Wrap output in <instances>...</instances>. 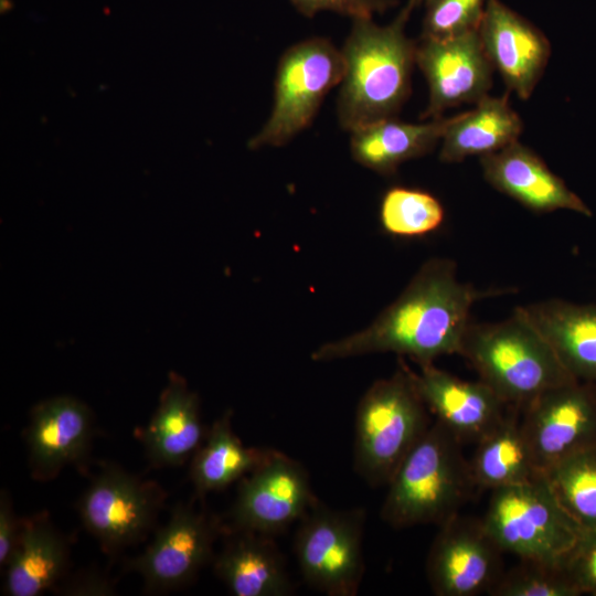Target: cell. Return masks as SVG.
I'll return each instance as SVG.
<instances>
[{
  "mask_svg": "<svg viewBox=\"0 0 596 596\" xmlns=\"http://www.w3.org/2000/svg\"><path fill=\"white\" fill-rule=\"evenodd\" d=\"M205 434L199 396L183 377L170 373L158 407L141 433L147 458L157 467L183 465L200 447Z\"/></svg>",
  "mask_w": 596,
  "mask_h": 596,
  "instance_id": "20",
  "label": "cell"
},
{
  "mask_svg": "<svg viewBox=\"0 0 596 596\" xmlns=\"http://www.w3.org/2000/svg\"><path fill=\"white\" fill-rule=\"evenodd\" d=\"M481 521L503 553L560 564L582 533L545 475L491 491Z\"/></svg>",
  "mask_w": 596,
  "mask_h": 596,
  "instance_id": "6",
  "label": "cell"
},
{
  "mask_svg": "<svg viewBox=\"0 0 596 596\" xmlns=\"http://www.w3.org/2000/svg\"><path fill=\"white\" fill-rule=\"evenodd\" d=\"M365 510H337L319 500L299 521L294 552L304 581L328 596H354L364 575Z\"/></svg>",
  "mask_w": 596,
  "mask_h": 596,
  "instance_id": "7",
  "label": "cell"
},
{
  "mask_svg": "<svg viewBox=\"0 0 596 596\" xmlns=\"http://www.w3.org/2000/svg\"><path fill=\"white\" fill-rule=\"evenodd\" d=\"M423 38L445 40L479 30L486 0H425Z\"/></svg>",
  "mask_w": 596,
  "mask_h": 596,
  "instance_id": "30",
  "label": "cell"
},
{
  "mask_svg": "<svg viewBox=\"0 0 596 596\" xmlns=\"http://www.w3.org/2000/svg\"><path fill=\"white\" fill-rule=\"evenodd\" d=\"M444 217L441 203L423 190L394 187L385 192L381 201V225L394 236L429 234L441 225Z\"/></svg>",
  "mask_w": 596,
  "mask_h": 596,
  "instance_id": "28",
  "label": "cell"
},
{
  "mask_svg": "<svg viewBox=\"0 0 596 596\" xmlns=\"http://www.w3.org/2000/svg\"><path fill=\"white\" fill-rule=\"evenodd\" d=\"M299 12L312 17L321 10H330L354 19H371L393 4L392 0H290Z\"/></svg>",
  "mask_w": 596,
  "mask_h": 596,
  "instance_id": "32",
  "label": "cell"
},
{
  "mask_svg": "<svg viewBox=\"0 0 596 596\" xmlns=\"http://www.w3.org/2000/svg\"><path fill=\"white\" fill-rule=\"evenodd\" d=\"M461 446L435 419L387 483L382 520L394 529L439 526L459 513L477 490Z\"/></svg>",
  "mask_w": 596,
  "mask_h": 596,
  "instance_id": "3",
  "label": "cell"
},
{
  "mask_svg": "<svg viewBox=\"0 0 596 596\" xmlns=\"http://www.w3.org/2000/svg\"><path fill=\"white\" fill-rule=\"evenodd\" d=\"M479 35L507 86L522 99L529 98L550 56L547 39L499 0H487Z\"/></svg>",
  "mask_w": 596,
  "mask_h": 596,
  "instance_id": "17",
  "label": "cell"
},
{
  "mask_svg": "<svg viewBox=\"0 0 596 596\" xmlns=\"http://www.w3.org/2000/svg\"><path fill=\"white\" fill-rule=\"evenodd\" d=\"M502 554L481 518L457 513L439 525L430 545L426 562L429 586L437 596L489 594L504 571Z\"/></svg>",
  "mask_w": 596,
  "mask_h": 596,
  "instance_id": "12",
  "label": "cell"
},
{
  "mask_svg": "<svg viewBox=\"0 0 596 596\" xmlns=\"http://www.w3.org/2000/svg\"><path fill=\"white\" fill-rule=\"evenodd\" d=\"M113 587L109 582L99 574L85 573L74 576L67 584H63L62 592L65 595H110Z\"/></svg>",
  "mask_w": 596,
  "mask_h": 596,
  "instance_id": "34",
  "label": "cell"
},
{
  "mask_svg": "<svg viewBox=\"0 0 596 596\" xmlns=\"http://www.w3.org/2000/svg\"><path fill=\"white\" fill-rule=\"evenodd\" d=\"M343 74L342 52L330 41L316 38L290 46L278 63L270 117L248 146L257 149L287 143L310 125Z\"/></svg>",
  "mask_w": 596,
  "mask_h": 596,
  "instance_id": "8",
  "label": "cell"
},
{
  "mask_svg": "<svg viewBox=\"0 0 596 596\" xmlns=\"http://www.w3.org/2000/svg\"><path fill=\"white\" fill-rule=\"evenodd\" d=\"M459 355L509 406L522 408L547 390L578 381L564 368L522 307L499 322L471 321Z\"/></svg>",
  "mask_w": 596,
  "mask_h": 596,
  "instance_id": "4",
  "label": "cell"
},
{
  "mask_svg": "<svg viewBox=\"0 0 596 596\" xmlns=\"http://www.w3.org/2000/svg\"><path fill=\"white\" fill-rule=\"evenodd\" d=\"M522 121L507 97L481 98L476 107L448 118L439 158L460 162L472 156H487L518 141Z\"/></svg>",
  "mask_w": 596,
  "mask_h": 596,
  "instance_id": "24",
  "label": "cell"
},
{
  "mask_svg": "<svg viewBox=\"0 0 596 596\" xmlns=\"http://www.w3.org/2000/svg\"><path fill=\"white\" fill-rule=\"evenodd\" d=\"M486 181L536 213L570 210L592 216L585 202L531 149L518 141L480 157Z\"/></svg>",
  "mask_w": 596,
  "mask_h": 596,
  "instance_id": "18",
  "label": "cell"
},
{
  "mask_svg": "<svg viewBox=\"0 0 596 596\" xmlns=\"http://www.w3.org/2000/svg\"><path fill=\"white\" fill-rule=\"evenodd\" d=\"M418 0H409L396 19L379 26L371 19H354L341 50L344 74L338 99L341 126L353 131L393 117L409 94L416 45L404 32Z\"/></svg>",
  "mask_w": 596,
  "mask_h": 596,
  "instance_id": "2",
  "label": "cell"
},
{
  "mask_svg": "<svg viewBox=\"0 0 596 596\" xmlns=\"http://www.w3.org/2000/svg\"><path fill=\"white\" fill-rule=\"evenodd\" d=\"M213 558L215 575L236 596H287L294 590L285 560L270 535L224 529Z\"/></svg>",
  "mask_w": 596,
  "mask_h": 596,
  "instance_id": "19",
  "label": "cell"
},
{
  "mask_svg": "<svg viewBox=\"0 0 596 596\" xmlns=\"http://www.w3.org/2000/svg\"><path fill=\"white\" fill-rule=\"evenodd\" d=\"M318 501L306 468L281 451L240 480L224 529L275 535L299 522Z\"/></svg>",
  "mask_w": 596,
  "mask_h": 596,
  "instance_id": "10",
  "label": "cell"
},
{
  "mask_svg": "<svg viewBox=\"0 0 596 596\" xmlns=\"http://www.w3.org/2000/svg\"><path fill=\"white\" fill-rule=\"evenodd\" d=\"M93 434V413L82 401L61 395L35 404L24 434L33 478L50 480L68 465H84Z\"/></svg>",
  "mask_w": 596,
  "mask_h": 596,
  "instance_id": "15",
  "label": "cell"
},
{
  "mask_svg": "<svg viewBox=\"0 0 596 596\" xmlns=\"http://www.w3.org/2000/svg\"><path fill=\"white\" fill-rule=\"evenodd\" d=\"M560 565L581 595L596 596V528L582 531Z\"/></svg>",
  "mask_w": 596,
  "mask_h": 596,
  "instance_id": "31",
  "label": "cell"
},
{
  "mask_svg": "<svg viewBox=\"0 0 596 596\" xmlns=\"http://www.w3.org/2000/svg\"><path fill=\"white\" fill-rule=\"evenodd\" d=\"M412 375L400 361L390 377L375 381L355 414L353 468L370 487L387 486L432 422Z\"/></svg>",
  "mask_w": 596,
  "mask_h": 596,
  "instance_id": "5",
  "label": "cell"
},
{
  "mask_svg": "<svg viewBox=\"0 0 596 596\" xmlns=\"http://www.w3.org/2000/svg\"><path fill=\"white\" fill-rule=\"evenodd\" d=\"M510 288L481 290L457 276L449 258L425 262L401 295L366 328L327 342L311 353L315 362L392 352L418 366L443 355L459 354L472 306Z\"/></svg>",
  "mask_w": 596,
  "mask_h": 596,
  "instance_id": "1",
  "label": "cell"
},
{
  "mask_svg": "<svg viewBox=\"0 0 596 596\" xmlns=\"http://www.w3.org/2000/svg\"><path fill=\"white\" fill-rule=\"evenodd\" d=\"M415 62L429 86L424 118L464 103H478L491 86L492 65L483 50L479 30L445 39H422Z\"/></svg>",
  "mask_w": 596,
  "mask_h": 596,
  "instance_id": "14",
  "label": "cell"
},
{
  "mask_svg": "<svg viewBox=\"0 0 596 596\" xmlns=\"http://www.w3.org/2000/svg\"><path fill=\"white\" fill-rule=\"evenodd\" d=\"M544 475L563 509L581 529H595L596 446L564 458Z\"/></svg>",
  "mask_w": 596,
  "mask_h": 596,
  "instance_id": "27",
  "label": "cell"
},
{
  "mask_svg": "<svg viewBox=\"0 0 596 596\" xmlns=\"http://www.w3.org/2000/svg\"><path fill=\"white\" fill-rule=\"evenodd\" d=\"M491 596H579L557 563L520 560L504 570L489 592Z\"/></svg>",
  "mask_w": 596,
  "mask_h": 596,
  "instance_id": "29",
  "label": "cell"
},
{
  "mask_svg": "<svg viewBox=\"0 0 596 596\" xmlns=\"http://www.w3.org/2000/svg\"><path fill=\"white\" fill-rule=\"evenodd\" d=\"M153 481H145L108 464L92 480L77 503L81 520L107 553L141 541L153 528L164 501Z\"/></svg>",
  "mask_w": 596,
  "mask_h": 596,
  "instance_id": "9",
  "label": "cell"
},
{
  "mask_svg": "<svg viewBox=\"0 0 596 596\" xmlns=\"http://www.w3.org/2000/svg\"><path fill=\"white\" fill-rule=\"evenodd\" d=\"M22 520L18 519L7 491L0 494V564L6 567L19 541Z\"/></svg>",
  "mask_w": 596,
  "mask_h": 596,
  "instance_id": "33",
  "label": "cell"
},
{
  "mask_svg": "<svg viewBox=\"0 0 596 596\" xmlns=\"http://www.w3.org/2000/svg\"><path fill=\"white\" fill-rule=\"evenodd\" d=\"M412 375L429 413L462 445L481 440L510 407L481 380H462L434 363L412 370Z\"/></svg>",
  "mask_w": 596,
  "mask_h": 596,
  "instance_id": "16",
  "label": "cell"
},
{
  "mask_svg": "<svg viewBox=\"0 0 596 596\" xmlns=\"http://www.w3.org/2000/svg\"><path fill=\"white\" fill-rule=\"evenodd\" d=\"M521 427L544 473L564 458L596 446V384L572 381L521 408Z\"/></svg>",
  "mask_w": 596,
  "mask_h": 596,
  "instance_id": "11",
  "label": "cell"
},
{
  "mask_svg": "<svg viewBox=\"0 0 596 596\" xmlns=\"http://www.w3.org/2000/svg\"><path fill=\"white\" fill-rule=\"evenodd\" d=\"M226 411L206 432L192 456L190 479L198 496L223 490L256 469L274 449L247 447L232 428Z\"/></svg>",
  "mask_w": 596,
  "mask_h": 596,
  "instance_id": "26",
  "label": "cell"
},
{
  "mask_svg": "<svg viewBox=\"0 0 596 596\" xmlns=\"http://www.w3.org/2000/svg\"><path fill=\"white\" fill-rule=\"evenodd\" d=\"M67 564V541L49 517L43 513L25 519L6 566L4 592L10 596H36L55 589Z\"/></svg>",
  "mask_w": 596,
  "mask_h": 596,
  "instance_id": "22",
  "label": "cell"
},
{
  "mask_svg": "<svg viewBox=\"0 0 596 596\" xmlns=\"http://www.w3.org/2000/svg\"><path fill=\"white\" fill-rule=\"evenodd\" d=\"M448 118L408 124L384 118L351 131L353 159L381 174H392L407 160L429 152L443 138Z\"/></svg>",
  "mask_w": 596,
  "mask_h": 596,
  "instance_id": "23",
  "label": "cell"
},
{
  "mask_svg": "<svg viewBox=\"0 0 596 596\" xmlns=\"http://www.w3.org/2000/svg\"><path fill=\"white\" fill-rule=\"evenodd\" d=\"M477 489L491 491L543 475L521 427V408L510 406L502 422L476 444L469 460Z\"/></svg>",
  "mask_w": 596,
  "mask_h": 596,
  "instance_id": "25",
  "label": "cell"
},
{
  "mask_svg": "<svg viewBox=\"0 0 596 596\" xmlns=\"http://www.w3.org/2000/svg\"><path fill=\"white\" fill-rule=\"evenodd\" d=\"M224 525L192 504L179 503L143 553L127 567L140 574L147 590L166 592L191 583L214 558Z\"/></svg>",
  "mask_w": 596,
  "mask_h": 596,
  "instance_id": "13",
  "label": "cell"
},
{
  "mask_svg": "<svg viewBox=\"0 0 596 596\" xmlns=\"http://www.w3.org/2000/svg\"><path fill=\"white\" fill-rule=\"evenodd\" d=\"M578 381L596 384V305L547 299L522 307Z\"/></svg>",
  "mask_w": 596,
  "mask_h": 596,
  "instance_id": "21",
  "label": "cell"
},
{
  "mask_svg": "<svg viewBox=\"0 0 596 596\" xmlns=\"http://www.w3.org/2000/svg\"><path fill=\"white\" fill-rule=\"evenodd\" d=\"M418 1L421 2L422 0H418Z\"/></svg>",
  "mask_w": 596,
  "mask_h": 596,
  "instance_id": "35",
  "label": "cell"
}]
</instances>
